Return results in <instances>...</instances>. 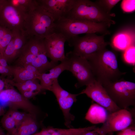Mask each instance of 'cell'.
Segmentation results:
<instances>
[{
	"label": "cell",
	"instance_id": "1",
	"mask_svg": "<svg viewBox=\"0 0 135 135\" xmlns=\"http://www.w3.org/2000/svg\"><path fill=\"white\" fill-rule=\"evenodd\" d=\"M86 60L91 67L96 80L100 83L118 80L125 74L119 70L115 54L106 48Z\"/></svg>",
	"mask_w": 135,
	"mask_h": 135
},
{
	"label": "cell",
	"instance_id": "2",
	"mask_svg": "<svg viewBox=\"0 0 135 135\" xmlns=\"http://www.w3.org/2000/svg\"><path fill=\"white\" fill-rule=\"evenodd\" d=\"M56 31L55 20L38 4L26 14L24 32L28 39L33 37L44 38Z\"/></svg>",
	"mask_w": 135,
	"mask_h": 135
},
{
	"label": "cell",
	"instance_id": "3",
	"mask_svg": "<svg viewBox=\"0 0 135 135\" xmlns=\"http://www.w3.org/2000/svg\"><path fill=\"white\" fill-rule=\"evenodd\" d=\"M55 23L57 31L62 34L67 42L80 34L98 33L108 34L110 33L108 28L111 25L107 22H94L65 18Z\"/></svg>",
	"mask_w": 135,
	"mask_h": 135
},
{
	"label": "cell",
	"instance_id": "4",
	"mask_svg": "<svg viewBox=\"0 0 135 135\" xmlns=\"http://www.w3.org/2000/svg\"><path fill=\"white\" fill-rule=\"evenodd\" d=\"M115 16L114 14L106 13L95 2L88 0H75L73 8L65 18L114 24L115 22L112 20V17Z\"/></svg>",
	"mask_w": 135,
	"mask_h": 135
},
{
	"label": "cell",
	"instance_id": "5",
	"mask_svg": "<svg viewBox=\"0 0 135 135\" xmlns=\"http://www.w3.org/2000/svg\"><path fill=\"white\" fill-rule=\"evenodd\" d=\"M114 102L120 109L135 106V83L120 79L100 83Z\"/></svg>",
	"mask_w": 135,
	"mask_h": 135
},
{
	"label": "cell",
	"instance_id": "6",
	"mask_svg": "<svg viewBox=\"0 0 135 135\" xmlns=\"http://www.w3.org/2000/svg\"><path fill=\"white\" fill-rule=\"evenodd\" d=\"M105 35L98 36L95 33L87 34L82 37L76 36L68 42L70 46L74 48L72 52L74 53L87 59L105 48L108 44L104 40Z\"/></svg>",
	"mask_w": 135,
	"mask_h": 135
},
{
	"label": "cell",
	"instance_id": "7",
	"mask_svg": "<svg viewBox=\"0 0 135 135\" xmlns=\"http://www.w3.org/2000/svg\"><path fill=\"white\" fill-rule=\"evenodd\" d=\"M67 70L76 78L78 82L75 86L77 88L88 85L96 80L88 61L80 57L72 51L65 55Z\"/></svg>",
	"mask_w": 135,
	"mask_h": 135
},
{
	"label": "cell",
	"instance_id": "8",
	"mask_svg": "<svg viewBox=\"0 0 135 135\" xmlns=\"http://www.w3.org/2000/svg\"><path fill=\"white\" fill-rule=\"evenodd\" d=\"M120 109L109 112L102 125L96 129L106 135L116 131H120L134 123V110Z\"/></svg>",
	"mask_w": 135,
	"mask_h": 135
},
{
	"label": "cell",
	"instance_id": "9",
	"mask_svg": "<svg viewBox=\"0 0 135 135\" xmlns=\"http://www.w3.org/2000/svg\"><path fill=\"white\" fill-rule=\"evenodd\" d=\"M26 14L13 6L8 0H2L0 3V26L12 31L24 32Z\"/></svg>",
	"mask_w": 135,
	"mask_h": 135
},
{
	"label": "cell",
	"instance_id": "10",
	"mask_svg": "<svg viewBox=\"0 0 135 135\" xmlns=\"http://www.w3.org/2000/svg\"><path fill=\"white\" fill-rule=\"evenodd\" d=\"M0 103L3 107L8 106L10 108L17 110L21 109L34 115H38L40 112L37 106L24 97L12 87L5 89L0 92Z\"/></svg>",
	"mask_w": 135,
	"mask_h": 135
},
{
	"label": "cell",
	"instance_id": "11",
	"mask_svg": "<svg viewBox=\"0 0 135 135\" xmlns=\"http://www.w3.org/2000/svg\"><path fill=\"white\" fill-rule=\"evenodd\" d=\"M79 94H85L109 112L120 109L111 99L101 84L96 80L86 86V88Z\"/></svg>",
	"mask_w": 135,
	"mask_h": 135
},
{
	"label": "cell",
	"instance_id": "12",
	"mask_svg": "<svg viewBox=\"0 0 135 135\" xmlns=\"http://www.w3.org/2000/svg\"><path fill=\"white\" fill-rule=\"evenodd\" d=\"M44 41L46 56L51 61L58 62L64 60L66 39L62 34L57 31L46 37Z\"/></svg>",
	"mask_w": 135,
	"mask_h": 135
},
{
	"label": "cell",
	"instance_id": "13",
	"mask_svg": "<svg viewBox=\"0 0 135 135\" xmlns=\"http://www.w3.org/2000/svg\"><path fill=\"white\" fill-rule=\"evenodd\" d=\"M39 5L53 17L55 22L65 18L73 8L75 0H37Z\"/></svg>",
	"mask_w": 135,
	"mask_h": 135
},
{
	"label": "cell",
	"instance_id": "14",
	"mask_svg": "<svg viewBox=\"0 0 135 135\" xmlns=\"http://www.w3.org/2000/svg\"><path fill=\"white\" fill-rule=\"evenodd\" d=\"M67 70L66 62L64 58L60 64L50 69L49 73L41 74L38 80L40 81V84L43 89L49 90L54 80L58 79L62 72Z\"/></svg>",
	"mask_w": 135,
	"mask_h": 135
},
{
	"label": "cell",
	"instance_id": "15",
	"mask_svg": "<svg viewBox=\"0 0 135 135\" xmlns=\"http://www.w3.org/2000/svg\"><path fill=\"white\" fill-rule=\"evenodd\" d=\"M79 94H72L66 97L56 98L59 106L62 112L64 120V124L68 128H72V122L74 120V116L70 112L72 106L76 100Z\"/></svg>",
	"mask_w": 135,
	"mask_h": 135
},
{
	"label": "cell",
	"instance_id": "16",
	"mask_svg": "<svg viewBox=\"0 0 135 135\" xmlns=\"http://www.w3.org/2000/svg\"><path fill=\"white\" fill-rule=\"evenodd\" d=\"M95 128L94 125L83 128L67 129L50 127L43 128L40 132V135H78L86 131L94 130Z\"/></svg>",
	"mask_w": 135,
	"mask_h": 135
},
{
	"label": "cell",
	"instance_id": "17",
	"mask_svg": "<svg viewBox=\"0 0 135 135\" xmlns=\"http://www.w3.org/2000/svg\"><path fill=\"white\" fill-rule=\"evenodd\" d=\"M44 38L33 37L28 39L20 54H30L37 57L41 54H46Z\"/></svg>",
	"mask_w": 135,
	"mask_h": 135
},
{
	"label": "cell",
	"instance_id": "18",
	"mask_svg": "<svg viewBox=\"0 0 135 135\" xmlns=\"http://www.w3.org/2000/svg\"><path fill=\"white\" fill-rule=\"evenodd\" d=\"M37 116L31 114L22 122L13 135H32L37 133L39 126Z\"/></svg>",
	"mask_w": 135,
	"mask_h": 135
},
{
	"label": "cell",
	"instance_id": "19",
	"mask_svg": "<svg viewBox=\"0 0 135 135\" xmlns=\"http://www.w3.org/2000/svg\"><path fill=\"white\" fill-rule=\"evenodd\" d=\"M108 114L106 109L96 104H92L86 114L85 118L93 124L104 123Z\"/></svg>",
	"mask_w": 135,
	"mask_h": 135
},
{
	"label": "cell",
	"instance_id": "20",
	"mask_svg": "<svg viewBox=\"0 0 135 135\" xmlns=\"http://www.w3.org/2000/svg\"><path fill=\"white\" fill-rule=\"evenodd\" d=\"M132 33L123 31L118 33L112 40L114 46L118 49L125 50L130 46L134 45V32Z\"/></svg>",
	"mask_w": 135,
	"mask_h": 135
},
{
	"label": "cell",
	"instance_id": "21",
	"mask_svg": "<svg viewBox=\"0 0 135 135\" xmlns=\"http://www.w3.org/2000/svg\"><path fill=\"white\" fill-rule=\"evenodd\" d=\"M12 75L14 78L12 80L16 83H22L26 81L38 80V77L31 71L22 66L16 65L11 66Z\"/></svg>",
	"mask_w": 135,
	"mask_h": 135
},
{
	"label": "cell",
	"instance_id": "22",
	"mask_svg": "<svg viewBox=\"0 0 135 135\" xmlns=\"http://www.w3.org/2000/svg\"><path fill=\"white\" fill-rule=\"evenodd\" d=\"M8 0L13 6L26 14L38 5L37 0Z\"/></svg>",
	"mask_w": 135,
	"mask_h": 135
},
{
	"label": "cell",
	"instance_id": "23",
	"mask_svg": "<svg viewBox=\"0 0 135 135\" xmlns=\"http://www.w3.org/2000/svg\"><path fill=\"white\" fill-rule=\"evenodd\" d=\"M0 122L3 128L8 132L7 135H13L16 130V124L8 112L3 115Z\"/></svg>",
	"mask_w": 135,
	"mask_h": 135
},
{
	"label": "cell",
	"instance_id": "24",
	"mask_svg": "<svg viewBox=\"0 0 135 135\" xmlns=\"http://www.w3.org/2000/svg\"><path fill=\"white\" fill-rule=\"evenodd\" d=\"M7 112L14 120L16 130L22 122L32 114L21 112L17 110L10 108Z\"/></svg>",
	"mask_w": 135,
	"mask_h": 135
},
{
	"label": "cell",
	"instance_id": "25",
	"mask_svg": "<svg viewBox=\"0 0 135 135\" xmlns=\"http://www.w3.org/2000/svg\"><path fill=\"white\" fill-rule=\"evenodd\" d=\"M14 39L13 33L12 40L7 46L2 55L7 62L11 61L17 58L14 48Z\"/></svg>",
	"mask_w": 135,
	"mask_h": 135
},
{
	"label": "cell",
	"instance_id": "26",
	"mask_svg": "<svg viewBox=\"0 0 135 135\" xmlns=\"http://www.w3.org/2000/svg\"><path fill=\"white\" fill-rule=\"evenodd\" d=\"M49 90L52 92L56 98L68 97L72 94L64 90L60 86L58 79L54 82Z\"/></svg>",
	"mask_w": 135,
	"mask_h": 135
},
{
	"label": "cell",
	"instance_id": "27",
	"mask_svg": "<svg viewBox=\"0 0 135 135\" xmlns=\"http://www.w3.org/2000/svg\"><path fill=\"white\" fill-rule=\"evenodd\" d=\"M120 0H99L94 2L106 13L111 14L112 8Z\"/></svg>",
	"mask_w": 135,
	"mask_h": 135
},
{
	"label": "cell",
	"instance_id": "28",
	"mask_svg": "<svg viewBox=\"0 0 135 135\" xmlns=\"http://www.w3.org/2000/svg\"><path fill=\"white\" fill-rule=\"evenodd\" d=\"M135 46H130L124 51V57L125 61L127 63L134 65L135 64Z\"/></svg>",
	"mask_w": 135,
	"mask_h": 135
},
{
	"label": "cell",
	"instance_id": "29",
	"mask_svg": "<svg viewBox=\"0 0 135 135\" xmlns=\"http://www.w3.org/2000/svg\"><path fill=\"white\" fill-rule=\"evenodd\" d=\"M12 36V32L6 28L5 34L0 46V54L2 56L7 46L11 40Z\"/></svg>",
	"mask_w": 135,
	"mask_h": 135
},
{
	"label": "cell",
	"instance_id": "30",
	"mask_svg": "<svg viewBox=\"0 0 135 135\" xmlns=\"http://www.w3.org/2000/svg\"><path fill=\"white\" fill-rule=\"evenodd\" d=\"M134 0H124L122 1L121 7L122 9L126 12H131L135 9Z\"/></svg>",
	"mask_w": 135,
	"mask_h": 135
},
{
	"label": "cell",
	"instance_id": "31",
	"mask_svg": "<svg viewBox=\"0 0 135 135\" xmlns=\"http://www.w3.org/2000/svg\"><path fill=\"white\" fill-rule=\"evenodd\" d=\"M116 135H135V124L120 131Z\"/></svg>",
	"mask_w": 135,
	"mask_h": 135
},
{
	"label": "cell",
	"instance_id": "32",
	"mask_svg": "<svg viewBox=\"0 0 135 135\" xmlns=\"http://www.w3.org/2000/svg\"><path fill=\"white\" fill-rule=\"evenodd\" d=\"M12 86L8 83V79L0 76V92L4 90L10 88Z\"/></svg>",
	"mask_w": 135,
	"mask_h": 135
},
{
	"label": "cell",
	"instance_id": "33",
	"mask_svg": "<svg viewBox=\"0 0 135 135\" xmlns=\"http://www.w3.org/2000/svg\"><path fill=\"white\" fill-rule=\"evenodd\" d=\"M40 93L39 92L30 90L24 92L20 94L28 100L33 98Z\"/></svg>",
	"mask_w": 135,
	"mask_h": 135
},
{
	"label": "cell",
	"instance_id": "34",
	"mask_svg": "<svg viewBox=\"0 0 135 135\" xmlns=\"http://www.w3.org/2000/svg\"><path fill=\"white\" fill-rule=\"evenodd\" d=\"M26 69L29 70L35 74L38 77V80L39 76L41 74L37 69L34 66L31 64H25L22 66Z\"/></svg>",
	"mask_w": 135,
	"mask_h": 135
},
{
	"label": "cell",
	"instance_id": "35",
	"mask_svg": "<svg viewBox=\"0 0 135 135\" xmlns=\"http://www.w3.org/2000/svg\"><path fill=\"white\" fill-rule=\"evenodd\" d=\"M86 131L80 135H106L99 132L96 129Z\"/></svg>",
	"mask_w": 135,
	"mask_h": 135
},
{
	"label": "cell",
	"instance_id": "36",
	"mask_svg": "<svg viewBox=\"0 0 135 135\" xmlns=\"http://www.w3.org/2000/svg\"><path fill=\"white\" fill-rule=\"evenodd\" d=\"M6 28L0 26V46L5 34Z\"/></svg>",
	"mask_w": 135,
	"mask_h": 135
},
{
	"label": "cell",
	"instance_id": "37",
	"mask_svg": "<svg viewBox=\"0 0 135 135\" xmlns=\"http://www.w3.org/2000/svg\"><path fill=\"white\" fill-rule=\"evenodd\" d=\"M4 114V111L3 107L0 105V116Z\"/></svg>",
	"mask_w": 135,
	"mask_h": 135
},
{
	"label": "cell",
	"instance_id": "38",
	"mask_svg": "<svg viewBox=\"0 0 135 135\" xmlns=\"http://www.w3.org/2000/svg\"><path fill=\"white\" fill-rule=\"evenodd\" d=\"M0 135H5L2 130L0 127Z\"/></svg>",
	"mask_w": 135,
	"mask_h": 135
},
{
	"label": "cell",
	"instance_id": "39",
	"mask_svg": "<svg viewBox=\"0 0 135 135\" xmlns=\"http://www.w3.org/2000/svg\"><path fill=\"white\" fill-rule=\"evenodd\" d=\"M32 135H38L37 133L35 134H34Z\"/></svg>",
	"mask_w": 135,
	"mask_h": 135
},
{
	"label": "cell",
	"instance_id": "40",
	"mask_svg": "<svg viewBox=\"0 0 135 135\" xmlns=\"http://www.w3.org/2000/svg\"><path fill=\"white\" fill-rule=\"evenodd\" d=\"M2 1V0H0V3Z\"/></svg>",
	"mask_w": 135,
	"mask_h": 135
},
{
	"label": "cell",
	"instance_id": "41",
	"mask_svg": "<svg viewBox=\"0 0 135 135\" xmlns=\"http://www.w3.org/2000/svg\"><path fill=\"white\" fill-rule=\"evenodd\" d=\"M1 54H0V56H1Z\"/></svg>",
	"mask_w": 135,
	"mask_h": 135
},
{
	"label": "cell",
	"instance_id": "42",
	"mask_svg": "<svg viewBox=\"0 0 135 135\" xmlns=\"http://www.w3.org/2000/svg\"><path fill=\"white\" fill-rule=\"evenodd\" d=\"M80 134H79V135H80Z\"/></svg>",
	"mask_w": 135,
	"mask_h": 135
}]
</instances>
